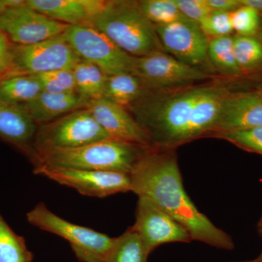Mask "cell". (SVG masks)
Returning a JSON list of instances; mask_svg holds the SVG:
<instances>
[{"label": "cell", "instance_id": "obj_6", "mask_svg": "<svg viewBox=\"0 0 262 262\" xmlns=\"http://www.w3.org/2000/svg\"><path fill=\"white\" fill-rule=\"evenodd\" d=\"M110 138L91 112L80 108L38 127L32 158L41 151L76 149Z\"/></svg>", "mask_w": 262, "mask_h": 262}, {"label": "cell", "instance_id": "obj_20", "mask_svg": "<svg viewBox=\"0 0 262 262\" xmlns=\"http://www.w3.org/2000/svg\"><path fill=\"white\" fill-rule=\"evenodd\" d=\"M208 56L214 73L227 77H238L243 73L234 56L231 34L209 39Z\"/></svg>", "mask_w": 262, "mask_h": 262}, {"label": "cell", "instance_id": "obj_30", "mask_svg": "<svg viewBox=\"0 0 262 262\" xmlns=\"http://www.w3.org/2000/svg\"><path fill=\"white\" fill-rule=\"evenodd\" d=\"M201 30L208 39L230 35L233 31L231 13L212 10L199 23Z\"/></svg>", "mask_w": 262, "mask_h": 262}, {"label": "cell", "instance_id": "obj_11", "mask_svg": "<svg viewBox=\"0 0 262 262\" xmlns=\"http://www.w3.org/2000/svg\"><path fill=\"white\" fill-rule=\"evenodd\" d=\"M34 173L93 198H106L132 189L130 175L119 172L36 167Z\"/></svg>", "mask_w": 262, "mask_h": 262}, {"label": "cell", "instance_id": "obj_9", "mask_svg": "<svg viewBox=\"0 0 262 262\" xmlns=\"http://www.w3.org/2000/svg\"><path fill=\"white\" fill-rule=\"evenodd\" d=\"M81 60L62 34L29 46L14 45L10 76L37 75L52 71L73 70Z\"/></svg>", "mask_w": 262, "mask_h": 262}, {"label": "cell", "instance_id": "obj_38", "mask_svg": "<svg viewBox=\"0 0 262 262\" xmlns=\"http://www.w3.org/2000/svg\"><path fill=\"white\" fill-rule=\"evenodd\" d=\"M259 231H260V232H261V234L262 235V218L261 220V222H260V223H259Z\"/></svg>", "mask_w": 262, "mask_h": 262}, {"label": "cell", "instance_id": "obj_24", "mask_svg": "<svg viewBox=\"0 0 262 262\" xmlns=\"http://www.w3.org/2000/svg\"><path fill=\"white\" fill-rule=\"evenodd\" d=\"M25 239L13 232L0 214V262H32Z\"/></svg>", "mask_w": 262, "mask_h": 262}, {"label": "cell", "instance_id": "obj_19", "mask_svg": "<svg viewBox=\"0 0 262 262\" xmlns=\"http://www.w3.org/2000/svg\"><path fill=\"white\" fill-rule=\"evenodd\" d=\"M149 92L137 76L133 74H118L107 76L103 98L130 107Z\"/></svg>", "mask_w": 262, "mask_h": 262}, {"label": "cell", "instance_id": "obj_27", "mask_svg": "<svg viewBox=\"0 0 262 262\" xmlns=\"http://www.w3.org/2000/svg\"><path fill=\"white\" fill-rule=\"evenodd\" d=\"M43 92L67 94L76 92L75 76L72 70L52 71L34 75Z\"/></svg>", "mask_w": 262, "mask_h": 262}, {"label": "cell", "instance_id": "obj_8", "mask_svg": "<svg viewBox=\"0 0 262 262\" xmlns=\"http://www.w3.org/2000/svg\"><path fill=\"white\" fill-rule=\"evenodd\" d=\"M134 75L140 79L148 91L155 92L189 87L215 77L163 51L136 58Z\"/></svg>", "mask_w": 262, "mask_h": 262}, {"label": "cell", "instance_id": "obj_16", "mask_svg": "<svg viewBox=\"0 0 262 262\" xmlns=\"http://www.w3.org/2000/svg\"><path fill=\"white\" fill-rule=\"evenodd\" d=\"M39 13L67 26L93 25L106 6L103 0H27Z\"/></svg>", "mask_w": 262, "mask_h": 262}, {"label": "cell", "instance_id": "obj_21", "mask_svg": "<svg viewBox=\"0 0 262 262\" xmlns=\"http://www.w3.org/2000/svg\"><path fill=\"white\" fill-rule=\"evenodd\" d=\"M42 92L40 84L34 75L9 76L0 81V100L6 102L24 104Z\"/></svg>", "mask_w": 262, "mask_h": 262}, {"label": "cell", "instance_id": "obj_37", "mask_svg": "<svg viewBox=\"0 0 262 262\" xmlns=\"http://www.w3.org/2000/svg\"><path fill=\"white\" fill-rule=\"evenodd\" d=\"M256 92L262 97V84L258 88V91H256Z\"/></svg>", "mask_w": 262, "mask_h": 262}, {"label": "cell", "instance_id": "obj_23", "mask_svg": "<svg viewBox=\"0 0 262 262\" xmlns=\"http://www.w3.org/2000/svg\"><path fill=\"white\" fill-rule=\"evenodd\" d=\"M149 256L140 237L130 227L122 235L115 237L106 262H147Z\"/></svg>", "mask_w": 262, "mask_h": 262}, {"label": "cell", "instance_id": "obj_12", "mask_svg": "<svg viewBox=\"0 0 262 262\" xmlns=\"http://www.w3.org/2000/svg\"><path fill=\"white\" fill-rule=\"evenodd\" d=\"M131 227L149 255L161 245L192 241L185 227L145 196H139L135 223Z\"/></svg>", "mask_w": 262, "mask_h": 262}, {"label": "cell", "instance_id": "obj_17", "mask_svg": "<svg viewBox=\"0 0 262 262\" xmlns=\"http://www.w3.org/2000/svg\"><path fill=\"white\" fill-rule=\"evenodd\" d=\"M38 127L23 105L0 100V137L28 151L32 157Z\"/></svg>", "mask_w": 262, "mask_h": 262}, {"label": "cell", "instance_id": "obj_31", "mask_svg": "<svg viewBox=\"0 0 262 262\" xmlns=\"http://www.w3.org/2000/svg\"><path fill=\"white\" fill-rule=\"evenodd\" d=\"M183 15L199 24L212 11L207 0H174Z\"/></svg>", "mask_w": 262, "mask_h": 262}, {"label": "cell", "instance_id": "obj_29", "mask_svg": "<svg viewBox=\"0 0 262 262\" xmlns=\"http://www.w3.org/2000/svg\"><path fill=\"white\" fill-rule=\"evenodd\" d=\"M231 21L233 31L239 35L254 37L260 30L259 13L244 5L231 13Z\"/></svg>", "mask_w": 262, "mask_h": 262}, {"label": "cell", "instance_id": "obj_18", "mask_svg": "<svg viewBox=\"0 0 262 262\" xmlns=\"http://www.w3.org/2000/svg\"><path fill=\"white\" fill-rule=\"evenodd\" d=\"M89 100L77 92L67 94L42 92L23 106L37 125H44L67 114L87 107Z\"/></svg>", "mask_w": 262, "mask_h": 262}, {"label": "cell", "instance_id": "obj_32", "mask_svg": "<svg viewBox=\"0 0 262 262\" xmlns=\"http://www.w3.org/2000/svg\"><path fill=\"white\" fill-rule=\"evenodd\" d=\"M13 48L10 39L0 30V81L10 75L13 69Z\"/></svg>", "mask_w": 262, "mask_h": 262}, {"label": "cell", "instance_id": "obj_40", "mask_svg": "<svg viewBox=\"0 0 262 262\" xmlns=\"http://www.w3.org/2000/svg\"><path fill=\"white\" fill-rule=\"evenodd\" d=\"M243 262H258V259L252 260V261H247Z\"/></svg>", "mask_w": 262, "mask_h": 262}, {"label": "cell", "instance_id": "obj_25", "mask_svg": "<svg viewBox=\"0 0 262 262\" xmlns=\"http://www.w3.org/2000/svg\"><path fill=\"white\" fill-rule=\"evenodd\" d=\"M233 51L242 72L262 69V43L258 38L236 34L233 36Z\"/></svg>", "mask_w": 262, "mask_h": 262}, {"label": "cell", "instance_id": "obj_14", "mask_svg": "<svg viewBox=\"0 0 262 262\" xmlns=\"http://www.w3.org/2000/svg\"><path fill=\"white\" fill-rule=\"evenodd\" d=\"M86 108L110 137L151 147L147 133L125 107L101 98L89 101Z\"/></svg>", "mask_w": 262, "mask_h": 262}, {"label": "cell", "instance_id": "obj_1", "mask_svg": "<svg viewBox=\"0 0 262 262\" xmlns=\"http://www.w3.org/2000/svg\"><path fill=\"white\" fill-rule=\"evenodd\" d=\"M229 94L225 86L218 83L149 91L130 108L134 119L147 133L151 147L175 149L212 135Z\"/></svg>", "mask_w": 262, "mask_h": 262}, {"label": "cell", "instance_id": "obj_33", "mask_svg": "<svg viewBox=\"0 0 262 262\" xmlns=\"http://www.w3.org/2000/svg\"><path fill=\"white\" fill-rule=\"evenodd\" d=\"M212 10L232 13L241 6L239 0H207Z\"/></svg>", "mask_w": 262, "mask_h": 262}, {"label": "cell", "instance_id": "obj_34", "mask_svg": "<svg viewBox=\"0 0 262 262\" xmlns=\"http://www.w3.org/2000/svg\"><path fill=\"white\" fill-rule=\"evenodd\" d=\"M241 5L256 10L259 14H262V0H239Z\"/></svg>", "mask_w": 262, "mask_h": 262}, {"label": "cell", "instance_id": "obj_7", "mask_svg": "<svg viewBox=\"0 0 262 262\" xmlns=\"http://www.w3.org/2000/svg\"><path fill=\"white\" fill-rule=\"evenodd\" d=\"M62 35L81 59L96 65L106 75H134L135 57L122 51L94 26H68Z\"/></svg>", "mask_w": 262, "mask_h": 262}, {"label": "cell", "instance_id": "obj_28", "mask_svg": "<svg viewBox=\"0 0 262 262\" xmlns=\"http://www.w3.org/2000/svg\"><path fill=\"white\" fill-rule=\"evenodd\" d=\"M212 136L225 139L242 149L262 155V127L219 133Z\"/></svg>", "mask_w": 262, "mask_h": 262}, {"label": "cell", "instance_id": "obj_22", "mask_svg": "<svg viewBox=\"0 0 262 262\" xmlns=\"http://www.w3.org/2000/svg\"><path fill=\"white\" fill-rule=\"evenodd\" d=\"M76 92L85 99L103 98L107 75L96 65L81 60L74 67Z\"/></svg>", "mask_w": 262, "mask_h": 262}, {"label": "cell", "instance_id": "obj_10", "mask_svg": "<svg viewBox=\"0 0 262 262\" xmlns=\"http://www.w3.org/2000/svg\"><path fill=\"white\" fill-rule=\"evenodd\" d=\"M165 53L186 64L214 75L208 60L209 39L199 24L183 20L167 25L155 26Z\"/></svg>", "mask_w": 262, "mask_h": 262}, {"label": "cell", "instance_id": "obj_26", "mask_svg": "<svg viewBox=\"0 0 262 262\" xmlns=\"http://www.w3.org/2000/svg\"><path fill=\"white\" fill-rule=\"evenodd\" d=\"M139 5L143 14L155 26L191 20L182 14L174 0H142Z\"/></svg>", "mask_w": 262, "mask_h": 262}, {"label": "cell", "instance_id": "obj_41", "mask_svg": "<svg viewBox=\"0 0 262 262\" xmlns=\"http://www.w3.org/2000/svg\"><path fill=\"white\" fill-rule=\"evenodd\" d=\"M262 15V14H261Z\"/></svg>", "mask_w": 262, "mask_h": 262}, {"label": "cell", "instance_id": "obj_4", "mask_svg": "<svg viewBox=\"0 0 262 262\" xmlns=\"http://www.w3.org/2000/svg\"><path fill=\"white\" fill-rule=\"evenodd\" d=\"M93 26L135 58L165 52L155 26L143 14L139 2L106 1Z\"/></svg>", "mask_w": 262, "mask_h": 262}, {"label": "cell", "instance_id": "obj_3", "mask_svg": "<svg viewBox=\"0 0 262 262\" xmlns=\"http://www.w3.org/2000/svg\"><path fill=\"white\" fill-rule=\"evenodd\" d=\"M149 148L110 138L76 149L41 151L33 160L35 168L83 169L130 175Z\"/></svg>", "mask_w": 262, "mask_h": 262}, {"label": "cell", "instance_id": "obj_39", "mask_svg": "<svg viewBox=\"0 0 262 262\" xmlns=\"http://www.w3.org/2000/svg\"><path fill=\"white\" fill-rule=\"evenodd\" d=\"M257 259H258V262H262V253H261V254L260 255L259 257H258L257 258Z\"/></svg>", "mask_w": 262, "mask_h": 262}, {"label": "cell", "instance_id": "obj_5", "mask_svg": "<svg viewBox=\"0 0 262 262\" xmlns=\"http://www.w3.org/2000/svg\"><path fill=\"white\" fill-rule=\"evenodd\" d=\"M27 220L34 227L68 241L81 262H106L115 242V237L63 220L42 203L27 213Z\"/></svg>", "mask_w": 262, "mask_h": 262}, {"label": "cell", "instance_id": "obj_13", "mask_svg": "<svg viewBox=\"0 0 262 262\" xmlns=\"http://www.w3.org/2000/svg\"><path fill=\"white\" fill-rule=\"evenodd\" d=\"M67 27L34 10L27 3L9 8L0 18V30L16 46H29L61 35Z\"/></svg>", "mask_w": 262, "mask_h": 262}, {"label": "cell", "instance_id": "obj_15", "mask_svg": "<svg viewBox=\"0 0 262 262\" xmlns=\"http://www.w3.org/2000/svg\"><path fill=\"white\" fill-rule=\"evenodd\" d=\"M262 127V97L256 92L229 94L224 101L212 136Z\"/></svg>", "mask_w": 262, "mask_h": 262}, {"label": "cell", "instance_id": "obj_2", "mask_svg": "<svg viewBox=\"0 0 262 262\" xmlns=\"http://www.w3.org/2000/svg\"><path fill=\"white\" fill-rule=\"evenodd\" d=\"M131 192L149 198L187 229L192 241L234 249L232 237L198 209L183 184L175 149L150 147L130 174Z\"/></svg>", "mask_w": 262, "mask_h": 262}, {"label": "cell", "instance_id": "obj_35", "mask_svg": "<svg viewBox=\"0 0 262 262\" xmlns=\"http://www.w3.org/2000/svg\"><path fill=\"white\" fill-rule=\"evenodd\" d=\"M9 9L5 0H0V18L5 14V12Z\"/></svg>", "mask_w": 262, "mask_h": 262}, {"label": "cell", "instance_id": "obj_36", "mask_svg": "<svg viewBox=\"0 0 262 262\" xmlns=\"http://www.w3.org/2000/svg\"><path fill=\"white\" fill-rule=\"evenodd\" d=\"M258 39H259V40L261 41V42L262 43V28L260 29L259 32H258Z\"/></svg>", "mask_w": 262, "mask_h": 262}]
</instances>
